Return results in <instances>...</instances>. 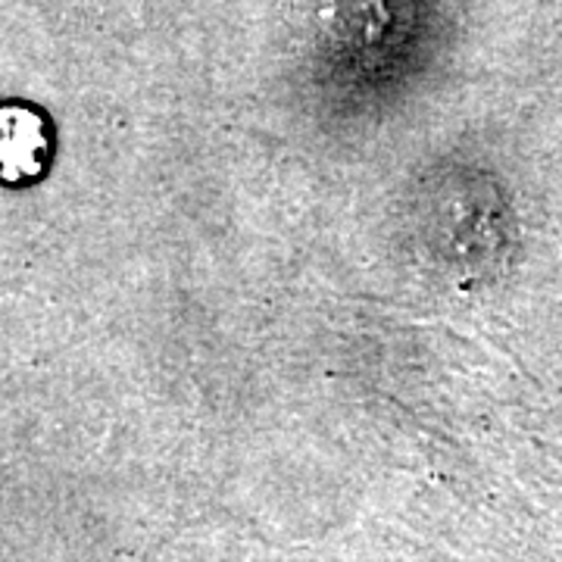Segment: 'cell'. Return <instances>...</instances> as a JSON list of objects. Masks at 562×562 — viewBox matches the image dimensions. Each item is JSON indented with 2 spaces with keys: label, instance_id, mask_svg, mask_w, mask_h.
<instances>
[{
  "label": "cell",
  "instance_id": "6da1fadb",
  "mask_svg": "<svg viewBox=\"0 0 562 562\" xmlns=\"http://www.w3.org/2000/svg\"><path fill=\"white\" fill-rule=\"evenodd\" d=\"M47 125L32 106H0V176L10 181L35 179L47 162Z\"/></svg>",
  "mask_w": 562,
  "mask_h": 562
}]
</instances>
